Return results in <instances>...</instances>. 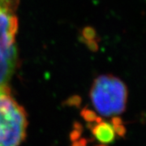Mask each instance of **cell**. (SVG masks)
<instances>
[{"label": "cell", "mask_w": 146, "mask_h": 146, "mask_svg": "<svg viewBox=\"0 0 146 146\" xmlns=\"http://www.w3.org/2000/svg\"><path fill=\"white\" fill-rule=\"evenodd\" d=\"M91 132L94 137L103 145L113 143L116 137L115 127L112 123L106 122L98 117L97 120L91 123Z\"/></svg>", "instance_id": "cell-4"}, {"label": "cell", "mask_w": 146, "mask_h": 146, "mask_svg": "<svg viewBox=\"0 0 146 146\" xmlns=\"http://www.w3.org/2000/svg\"><path fill=\"white\" fill-rule=\"evenodd\" d=\"M29 125L25 108L18 103L10 87H0V146H20Z\"/></svg>", "instance_id": "cell-3"}, {"label": "cell", "mask_w": 146, "mask_h": 146, "mask_svg": "<svg viewBox=\"0 0 146 146\" xmlns=\"http://www.w3.org/2000/svg\"><path fill=\"white\" fill-rule=\"evenodd\" d=\"M98 146H106V145H98Z\"/></svg>", "instance_id": "cell-6"}, {"label": "cell", "mask_w": 146, "mask_h": 146, "mask_svg": "<svg viewBox=\"0 0 146 146\" xmlns=\"http://www.w3.org/2000/svg\"><path fill=\"white\" fill-rule=\"evenodd\" d=\"M19 4L20 0H0V87L9 85L18 66Z\"/></svg>", "instance_id": "cell-1"}, {"label": "cell", "mask_w": 146, "mask_h": 146, "mask_svg": "<svg viewBox=\"0 0 146 146\" xmlns=\"http://www.w3.org/2000/svg\"><path fill=\"white\" fill-rule=\"evenodd\" d=\"M81 115L84 118V119L88 123H90V124L94 123L97 120V119L98 118V116L96 115V113L94 111L91 110L86 109V108L82 110Z\"/></svg>", "instance_id": "cell-5"}, {"label": "cell", "mask_w": 146, "mask_h": 146, "mask_svg": "<svg viewBox=\"0 0 146 146\" xmlns=\"http://www.w3.org/2000/svg\"><path fill=\"white\" fill-rule=\"evenodd\" d=\"M96 112L102 117H114L125 111L128 91L123 80L113 75H102L94 80L89 92Z\"/></svg>", "instance_id": "cell-2"}]
</instances>
